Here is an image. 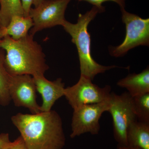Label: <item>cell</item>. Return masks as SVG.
I'll use <instances>...</instances> for the list:
<instances>
[{
  "label": "cell",
  "mask_w": 149,
  "mask_h": 149,
  "mask_svg": "<svg viewBox=\"0 0 149 149\" xmlns=\"http://www.w3.org/2000/svg\"><path fill=\"white\" fill-rule=\"evenodd\" d=\"M133 100L137 119L149 123V93L134 97Z\"/></svg>",
  "instance_id": "cell-16"
},
{
  "label": "cell",
  "mask_w": 149,
  "mask_h": 149,
  "mask_svg": "<svg viewBox=\"0 0 149 149\" xmlns=\"http://www.w3.org/2000/svg\"><path fill=\"white\" fill-rule=\"evenodd\" d=\"M6 52L0 47V105H8L11 100L9 87L11 76L5 66Z\"/></svg>",
  "instance_id": "cell-15"
},
{
  "label": "cell",
  "mask_w": 149,
  "mask_h": 149,
  "mask_svg": "<svg viewBox=\"0 0 149 149\" xmlns=\"http://www.w3.org/2000/svg\"><path fill=\"white\" fill-rule=\"evenodd\" d=\"M122 21L125 24L126 35L119 45L111 47L109 53L115 57H119L133 48L149 45V19L141 18L130 13L125 8H120Z\"/></svg>",
  "instance_id": "cell-4"
},
{
  "label": "cell",
  "mask_w": 149,
  "mask_h": 149,
  "mask_svg": "<svg viewBox=\"0 0 149 149\" xmlns=\"http://www.w3.org/2000/svg\"><path fill=\"white\" fill-rule=\"evenodd\" d=\"M117 85L121 88H125L132 97L149 93V66L138 74L133 73L128 74L125 78L119 80Z\"/></svg>",
  "instance_id": "cell-11"
},
{
  "label": "cell",
  "mask_w": 149,
  "mask_h": 149,
  "mask_svg": "<svg viewBox=\"0 0 149 149\" xmlns=\"http://www.w3.org/2000/svg\"><path fill=\"white\" fill-rule=\"evenodd\" d=\"M117 149H141L137 148H130L128 146H117Z\"/></svg>",
  "instance_id": "cell-22"
},
{
  "label": "cell",
  "mask_w": 149,
  "mask_h": 149,
  "mask_svg": "<svg viewBox=\"0 0 149 149\" xmlns=\"http://www.w3.org/2000/svg\"><path fill=\"white\" fill-rule=\"evenodd\" d=\"M72 0H43L37 7L31 8L29 16L33 25L29 34L34 36L37 32L46 28L62 25L65 19V14Z\"/></svg>",
  "instance_id": "cell-6"
},
{
  "label": "cell",
  "mask_w": 149,
  "mask_h": 149,
  "mask_svg": "<svg viewBox=\"0 0 149 149\" xmlns=\"http://www.w3.org/2000/svg\"><path fill=\"white\" fill-rule=\"evenodd\" d=\"M21 3L24 12V16H29V12L33 4V0H21Z\"/></svg>",
  "instance_id": "cell-19"
},
{
  "label": "cell",
  "mask_w": 149,
  "mask_h": 149,
  "mask_svg": "<svg viewBox=\"0 0 149 149\" xmlns=\"http://www.w3.org/2000/svg\"><path fill=\"white\" fill-rule=\"evenodd\" d=\"M111 87L100 88L89 78L80 75L77 83L65 88V97L73 109L84 105L99 103L109 100Z\"/></svg>",
  "instance_id": "cell-7"
},
{
  "label": "cell",
  "mask_w": 149,
  "mask_h": 149,
  "mask_svg": "<svg viewBox=\"0 0 149 149\" xmlns=\"http://www.w3.org/2000/svg\"><path fill=\"white\" fill-rule=\"evenodd\" d=\"M15 15L24 16L21 0H0V28L6 27Z\"/></svg>",
  "instance_id": "cell-14"
},
{
  "label": "cell",
  "mask_w": 149,
  "mask_h": 149,
  "mask_svg": "<svg viewBox=\"0 0 149 149\" xmlns=\"http://www.w3.org/2000/svg\"><path fill=\"white\" fill-rule=\"evenodd\" d=\"M42 1L43 0H33V4L35 6V7H37Z\"/></svg>",
  "instance_id": "cell-21"
},
{
  "label": "cell",
  "mask_w": 149,
  "mask_h": 149,
  "mask_svg": "<svg viewBox=\"0 0 149 149\" xmlns=\"http://www.w3.org/2000/svg\"><path fill=\"white\" fill-rule=\"evenodd\" d=\"M105 10L93 6L85 14H79L77 23H71L65 20L62 26L72 38V42L76 46L80 61V75L93 80L97 74L118 67L116 65L104 66L99 64L91 55V35L88 26L99 13Z\"/></svg>",
  "instance_id": "cell-3"
},
{
  "label": "cell",
  "mask_w": 149,
  "mask_h": 149,
  "mask_svg": "<svg viewBox=\"0 0 149 149\" xmlns=\"http://www.w3.org/2000/svg\"><path fill=\"white\" fill-rule=\"evenodd\" d=\"M3 149H27L21 136L13 142H9Z\"/></svg>",
  "instance_id": "cell-18"
},
{
  "label": "cell",
  "mask_w": 149,
  "mask_h": 149,
  "mask_svg": "<svg viewBox=\"0 0 149 149\" xmlns=\"http://www.w3.org/2000/svg\"><path fill=\"white\" fill-rule=\"evenodd\" d=\"M108 112L112 118L113 136L118 146H127L126 133L128 126L137 120L133 97L128 92L120 95L111 93Z\"/></svg>",
  "instance_id": "cell-5"
},
{
  "label": "cell",
  "mask_w": 149,
  "mask_h": 149,
  "mask_svg": "<svg viewBox=\"0 0 149 149\" xmlns=\"http://www.w3.org/2000/svg\"><path fill=\"white\" fill-rule=\"evenodd\" d=\"M11 121L27 149H62L65 145L62 120L54 111L18 113L11 117Z\"/></svg>",
  "instance_id": "cell-1"
},
{
  "label": "cell",
  "mask_w": 149,
  "mask_h": 149,
  "mask_svg": "<svg viewBox=\"0 0 149 149\" xmlns=\"http://www.w3.org/2000/svg\"><path fill=\"white\" fill-rule=\"evenodd\" d=\"M36 85L29 74L11 75L9 87L11 100L15 106L28 109L32 114L41 112L36 100Z\"/></svg>",
  "instance_id": "cell-9"
},
{
  "label": "cell",
  "mask_w": 149,
  "mask_h": 149,
  "mask_svg": "<svg viewBox=\"0 0 149 149\" xmlns=\"http://www.w3.org/2000/svg\"><path fill=\"white\" fill-rule=\"evenodd\" d=\"M0 47L5 51V66L11 75L34 76L49 69L42 48L29 34L18 40L6 36L0 41Z\"/></svg>",
  "instance_id": "cell-2"
},
{
  "label": "cell",
  "mask_w": 149,
  "mask_h": 149,
  "mask_svg": "<svg viewBox=\"0 0 149 149\" xmlns=\"http://www.w3.org/2000/svg\"><path fill=\"white\" fill-rule=\"evenodd\" d=\"M33 25V20L30 16H14L6 27L0 28V41L6 36L14 40L23 38L28 35Z\"/></svg>",
  "instance_id": "cell-13"
},
{
  "label": "cell",
  "mask_w": 149,
  "mask_h": 149,
  "mask_svg": "<svg viewBox=\"0 0 149 149\" xmlns=\"http://www.w3.org/2000/svg\"><path fill=\"white\" fill-rule=\"evenodd\" d=\"M126 139L127 146L149 149V123L133 121L128 126Z\"/></svg>",
  "instance_id": "cell-12"
},
{
  "label": "cell",
  "mask_w": 149,
  "mask_h": 149,
  "mask_svg": "<svg viewBox=\"0 0 149 149\" xmlns=\"http://www.w3.org/2000/svg\"><path fill=\"white\" fill-rule=\"evenodd\" d=\"M37 91L41 94L43 102L40 106L42 112H48L57 100L64 95L65 84L61 78L54 81H49L46 79L44 74L32 76Z\"/></svg>",
  "instance_id": "cell-10"
},
{
  "label": "cell",
  "mask_w": 149,
  "mask_h": 149,
  "mask_svg": "<svg viewBox=\"0 0 149 149\" xmlns=\"http://www.w3.org/2000/svg\"><path fill=\"white\" fill-rule=\"evenodd\" d=\"M79 1H85L90 3L94 6L105 10V8L102 6L103 3L107 1H112L117 3L120 8H125V0H78Z\"/></svg>",
  "instance_id": "cell-17"
},
{
  "label": "cell",
  "mask_w": 149,
  "mask_h": 149,
  "mask_svg": "<svg viewBox=\"0 0 149 149\" xmlns=\"http://www.w3.org/2000/svg\"><path fill=\"white\" fill-rule=\"evenodd\" d=\"M10 141L8 134L3 133L1 134L0 135V149H3Z\"/></svg>",
  "instance_id": "cell-20"
},
{
  "label": "cell",
  "mask_w": 149,
  "mask_h": 149,
  "mask_svg": "<svg viewBox=\"0 0 149 149\" xmlns=\"http://www.w3.org/2000/svg\"><path fill=\"white\" fill-rule=\"evenodd\" d=\"M109 108V100L73 109L70 138L73 139L86 133L97 135L100 129V118L104 112L108 111Z\"/></svg>",
  "instance_id": "cell-8"
}]
</instances>
